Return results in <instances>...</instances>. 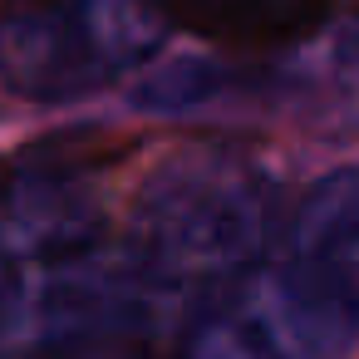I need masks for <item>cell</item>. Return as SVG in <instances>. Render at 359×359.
<instances>
[{
    "label": "cell",
    "instance_id": "1",
    "mask_svg": "<svg viewBox=\"0 0 359 359\" xmlns=\"http://www.w3.org/2000/svg\"><path fill=\"white\" fill-rule=\"evenodd\" d=\"M271 217V187L241 158H187L158 172L138 202L143 261L172 280H226L236 276Z\"/></svg>",
    "mask_w": 359,
    "mask_h": 359
},
{
    "label": "cell",
    "instance_id": "2",
    "mask_svg": "<svg viewBox=\"0 0 359 359\" xmlns=\"http://www.w3.org/2000/svg\"><path fill=\"white\" fill-rule=\"evenodd\" d=\"M163 20L143 0H15L0 6V84L20 99H79L153 55Z\"/></svg>",
    "mask_w": 359,
    "mask_h": 359
},
{
    "label": "cell",
    "instance_id": "3",
    "mask_svg": "<svg viewBox=\"0 0 359 359\" xmlns=\"http://www.w3.org/2000/svg\"><path fill=\"white\" fill-rule=\"evenodd\" d=\"M133 104L143 114L271 109L300 123H359V25L330 35L325 45L295 50L276 65L172 60L133 89Z\"/></svg>",
    "mask_w": 359,
    "mask_h": 359
},
{
    "label": "cell",
    "instance_id": "4",
    "mask_svg": "<svg viewBox=\"0 0 359 359\" xmlns=\"http://www.w3.org/2000/svg\"><path fill=\"white\" fill-rule=\"evenodd\" d=\"M280 280L344 339L359 334V168H339L305 192L285 231Z\"/></svg>",
    "mask_w": 359,
    "mask_h": 359
},
{
    "label": "cell",
    "instance_id": "5",
    "mask_svg": "<svg viewBox=\"0 0 359 359\" xmlns=\"http://www.w3.org/2000/svg\"><path fill=\"white\" fill-rule=\"evenodd\" d=\"M349 339L310 310L280 276L236 285L212 300L187 334V359H330Z\"/></svg>",
    "mask_w": 359,
    "mask_h": 359
},
{
    "label": "cell",
    "instance_id": "6",
    "mask_svg": "<svg viewBox=\"0 0 359 359\" xmlns=\"http://www.w3.org/2000/svg\"><path fill=\"white\" fill-rule=\"evenodd\" d=\"M133 138L114 128H65L35 138L0 158V202H15L20 212H40L45 202L69 197L84 177H99L133 158Z\"/></svg>",
    "mask_w": 359,
    "mask_h": 359
},
{
    "label": "cell",
    "instance_id": "7",
    "mask_svg": "<svg viewBox=\"0 0 359 359\" xmlns=\"http://www.w3.org/2000/svg\"><path fill=\"white\" fill-rule=\"evenodd\" d=\"M153 6L172 25L222 50H276L310 40L330 15V0H153Z\"/></svg>",
    "mask_w": 359,
    "mask_h": 359
},
{
    "label": "cell",
    "instance_id": "8",
    "mask_svg": "<svg viewBox=\"0 0 359 359\" xmlns=\"http://www.w3.org/2000/svg\"><path fill=\"white\" fill-rule=\"evenodd\" d=\"M84 359H148V354H133V349H94Z\"/></svg>",
    "mask_w": 359,
    "mask_h": 359
},
{
    "label": "cell",
    "instance_id": "9",
    "mask_svg": "<svg viewBox=\"0 0 359 359\" xmlns=\"http://www.w3.org/2000/svg\"><path fill=\"white\" fill-rule=\"evenodd\" d=\"M6 300H11V266L0 256V310H6Z\"/></svg>",
    "mask_w": 359,
    "mask_h": 359
},
{
    "label": "cell",
    "instance_id": "10",
    "mask_svg": "<svg viewBox=\"0 0 359 359\" xmlns=\"http://www.w3.org/2000/svg\"><path fill=\"white\" fill-rule=\"evenodd\" d=\"M0 6H15V0H0Z\"/></svg>",
    "mask_w": 359,
    "mask_h": 359
}]
</instances>
